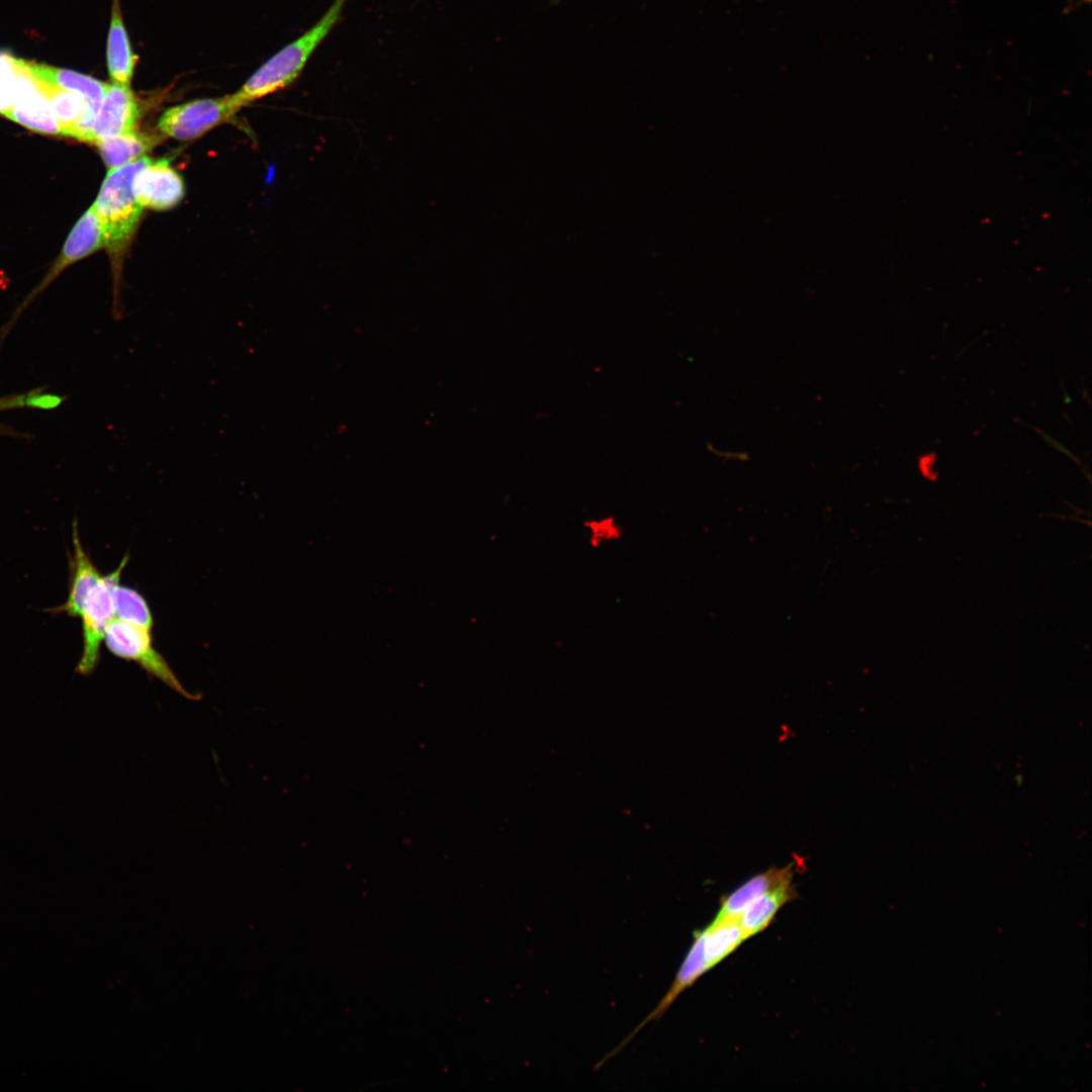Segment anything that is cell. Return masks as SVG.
<instances>
[{"mask_svg":"<svg viewBox=\"0 0 1092 1092\" xmlns=\"http://www.w3.org/2000/svg\"><path fill=\"white\" fill-rule=\"evenodd\" d=\"M347 2L348 0H333L312 26L280 49L247 80L239 91L231 95L237 110L293 83L320 46L342 21Z\"/></svg>","mask_w":1092,"mask_h":1092,"instance_id":"6da1fadb","label":"cell"},{"mask_svg":"<svg viewBox=\"0 0 1092 1092\" xmlns=\"http://www.w3.org/2000/svg\"><path fill=\"white\" fill-rule=\"evenodd\" d=\"M151 161L144 156L110 169L93 204L103 230L105 248L112 254L123 250L136 229L144 207L135 198L133 180Z\"/></svg>","mask_w":1092,"mask_h":1092,"instance_id":"7a4b0ae2","label":"cell"},{"mask_svg":"<svg viewBox=\"0 0 1092 1092\" xmlns=\"http://www.w3.org/2000/svg\"><path fill=\"white\" fill-rule=\"evenodd\" d=\"M104 642L113 655L136 662L149 674L186 699L200 698L181 684L167 660L154 647L152 631L114 618L106 630Z\"/></svg>","mask_w":1092,"mask_h":1092,"instance_id":"3957f363","label":"cell"},{"mask_svg":"<svg viewBox=\"0 0 1092 1092\" xmlns=\"http://www.w3.org/2000/svg\"><path fill=\"white\" fill-rule=\"evenodd\" d=\"M128 561L125 555L114 571L102 575L99 583L89 594L80 618L82 620V652L76 671L91 674L99 663L101 643L106 630L115 618L113 589L119 584L122 571Z\"/></svg>","mask_w":1092,"mask_h":1092,"instance_id":"277c9868","label":"cell"},{"mask_svg":"<svg viewBox=\"0 0 1092 1092\" xmlns=\"http://www.w3.org/2000/svg\"><path fill=\"white\" fill-rule=\"evenodd\" d=\"M238 112L231 95L204 98L168 108L158 121L159 130L180 141L197 138Z\"/></svg>","mask_w":1092,"mask_h":1092,"instance_id":"5b68a950","label":"cell"},{"mask_svg":"<svg viewBox=\"0 0 1092 1092\" xmlns=\"http://www.w3.org/2000/svg\"><path fill=\"white\" fill-rule=\"evenodd\" d=\"M140 112L138 99L129 86L109 84L94 114L87 142L96 145L135 130Z\"/></svg>","mask_w":1092,"mask_h":1092,"instance_id":"8992f818","label":"cell"},{"mask_svg":"<svg viewBox=\"0 0 1092 1092\" xmlns=\"http://www.w3.org/2000/svg\"><path fill=\"white\" fill-rule=\"evenodd\" d=\"M133 192L143 207L166 210L180 202L185 189L181 176L162 159L151 161L135 175Z\"/></svg>","mask_w":1092,"mask_h":1092,"instance_id":"52a82bcc","label":"cell"},{"mask_svg":"<svg viewBox=\"0 0 1092 1092\" xmlns=\"http://www.w3.org/2000/svg\"><path fill=\"white\" fill-rule=\"evenodd\" d=\"M6 117L37 132L62 134L38 81L30 74L23 59L15 101Z\"/></svg>","mask_w":1092,"mask_h":1092,"instance_id":"ba28073f","label":"cell"},{"mask_svg":"<svg viewBox=\"0 0 1092 1092\" xmlns=\"http://www.w3.org/2000/svg\"><path fill=\"white\" fill-rule=\"evenodd\" d=\"M105 247V240L101 223L93 205L80 217L71 231L58 261L50 273L31 293L25 304L39 293L50 282L55 279L65 268L78 260L85 258L93 252Z\"/></svg>","mask_w":1092,"mask_h":1092,"instance_id":"9c48e42d","label":"cell"},{"mask_svg":"<svg viewBox=\"0 0 1092 1092\" xmlns=\"http://www.w3.org/2000/svg\"><path fill=\"white\" fill-rule=\"evenodd\" d=\"M73 549L70 557L68 598L66 603L56 608L54 612L66 613L70 617H80L89 594L99 583L102 575L80 541L76 521L73 525Z\"/></svg>","mask_w":1092,"mask_h":1092,"instance_id":"30bf717a","label":"cell"},{"mask_svg":"<svg viewBox=\"0 0 1092 1092\" xmlns=\"http://www.w3.org/2000/svg\"><path fill=\"white\" fill-rule=\"evenodd\" d=\"M795 867L796 863L792 861L786 867H771L765 872L753 876L733 892L720 899V909L717 916L739 917L753 901L781 885L793 881Z\"/></svg>","mask_w":1092,"mask_h":1092,"instance_id":"8fae6325","label":"cell"},{"mask_svg":"<svg viewBox=\"0 0 1092 1092\" xmlns=\"http://www.w3.org/2000/svg\"><path fill=\"white\" fill-rule=\"evenodd\" d=\"M106 61L113 83L129 86L136 56L132 53L121 16L119 1H112L111 17L107 35Z\"/></svg>","mask_w":1092,"mask_h":1092,"instance_id":"7c38bea8","label":"cell"},{"mask_svg":"<svg viewBox=\"0 0 1092 1092\" xmlns=\"http://www.w3.org/2000/svg\"><path fill=\"white\" fill-rule=\"evenodd\" d=\"M30 74L37 80L47 84L79 93L96 112L109 84L99 81L91 76L68 69L51 67L27 61Z\"/></svg>","mask_w":1092,"mask_h":1092,"instance_id":"4fadbf2b","label":"cell"},{"mask_svg":"<svg viewBox=\"0 0 1092 1092\" xmlns=\"http://www.w3.org/2000/svg\"><path fill=\"white\" fill-rule=\"evenodd\" d=\"M797 897L793 881H790L753 901L739 916L745 939L763 931L780 909Z\"/></svg>","mask_w":1092,"mask_h":1092,"instance_id":"5bb4252c","label":"cell"},{"mask_svg":"<svg viewBox=\"0 0 1092 1092\" xmlns=\"http://www.w3.org/2000/svg\"><path fill=\"white\" fill-rule=\"evenodd\" d=\"M704 949L710 969L734 952L746 939L739 917L717 916L703 929Z\"/></svg>","mask_w":1092,"mask_h":1092,"instance_id":"9a60e30c","label":"cell"},{"mask_svg":"<svg viewBox=\"0 0 1092 1092\" xmlns=\"http://www.w3.org/2000/svg\"><path fill=\"white\" fill-rule=\"evenodd\" d=\"M160 138L161 136L133 130L103 140L96 145L99 148L100 155L105 165L110 170L140 159L141 156L151 151L160 143Z\"/></svg>","mask_w":1092,"mask_h":1092,"instance_id":"2e32d148","label":"cell"},{"mask_svg":"<svg viewBox=\"0 0 1092 1092\" xmlns=\"http://www.w3.org/2000/svg\"><path fill=\"white\" fill-rule=\"evenodd\" d=\"M37 81L48 99L54 116L61 126L63 135L69 136L73 127L84 116H94L95 111L79 93L47 84L40 80Z\"/></svg>","mask_w":1092,"mask_h":1092,"instance_id":"e0dca14e","label":"cell"},{"mask_svg":"<svg viewBox=\"0 0 1092 1092\" xmlns=\"http://www.w3.org/2000/svg\"><path fill=\"white\" fill-rule=\"evenodd\" d=\"M115 618L152 631L154 618L146 599L135 589L117 584L113 589Z\"/></svg>","mask_w":1092,"mask_h":1092,"instance_id":"ac0fdd59","label":"cell"},{"mask_svg":"<svg viewBox=\"0 0 1092 1092\" xmlns=\"http://www.w3.org/2000/svg\"><path fill=\"white\" fill-rule=\"evenodd\" d=\"M21 67L22 59L16 58L8 50L0 49V114L2 115L6 116L14 104Z\"/></svg>","mask_w":1092,"mask_h":1092,"instance_id":"d6986e66","label":"cell"},{"mask_svg":"<svg viewBox=\"0 0 1092 1092\" xmlns=\"http://www.w3.org/2000/svg\"><path fill=\"white\" fill-rule=\"evenodd\" d=\"M582 525L587 543L594 549L616 543L624 534L622 524L612 515L588 518Z\"/></svg>","mask_w":1092,"mask_h":1092,"instance_id":"ffe728a7","label":"cell"},{"mask_svg":"<svg viewBox=\"0 0 1092 1092\" xmlns=\"http://www.w3.org/2000/svg\"><path fill=\"white\" fill-rule=\"evenodd\" d=\"M36 401L37 395L0 398V411L24 405L36 406Z\"/></svg>","mask_w":1092,"mask_h":1092,"instance_id":"44dd1931","label":"cell"}]
</instances>
